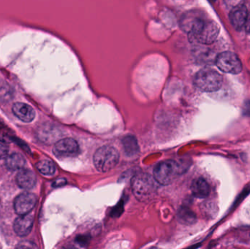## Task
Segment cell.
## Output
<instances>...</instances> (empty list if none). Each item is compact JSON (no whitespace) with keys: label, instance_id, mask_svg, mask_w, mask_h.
I'll list each match as a JSON object with an SVG mask.
<instances>
[{"label":"cell","instance_id":"cell-18","mask_svg":"<svg viewBox=\"0 0 250 249\" xmlns=\"http://www.w3.org/2000/svg\"><path fill=\"white\" fill-rule=\"evenodd\" d=\"M37 169L42 175L45 176H51L56 172V166L52 161L48 159H42L37 163Z\"/></svg>","mask_w":250,"mask_h":249},{"label":"cell","instance_id":"cell-3","mask_svg":"<svg viewBox=\"0 0 250 249\" xmlns=\"http://www.w3.org/2000/svg\"><path fill=\"white\" fill-rule=\"evenodd\" d=\"M186 169L176 161H163L154 168V178L160 185H169Z\"/></svg>","mask_w":250,"mask_h":249},{"label":"cell","instance_id":"cell-19","mask_svg":"<svg viewBox=\"0 0 250 249\" xmlns=\"http://www.w3.org/2000/svg\"><path fill=\"white\" fill-rule=\"evenodd\" d=\"M16 249H39V248L35 243L26 240L19 243L16 247Z\"/></svg>","mask_w":250,"mask_h":249},{"label":"cell","instance_id":"cell-9","mask_svg":"<svg viewBox=\"0 0 250 249\" xmlns=\"http://www.w3.org/2000/svg\"><path fill=\"white\" fill-rule=\"evenodd\" d=\"M248 8L244 4H238L230 10L229 13V19L230 23L236 30H241L245 27L248 16Z\"/></svg>","mask_w":250,"mask_h":249},{"label":"cell","instance_id":"cell-5","mask_svg":"<svg viewBox=\"0 0 250 249\" xmlns=\"http://www.w3.org/2000/svg\"><path fill=\"white\" fill-rule=\"evenodd\" d=\"M223 82V76L211 69H203L198 71L194 77V83L196 87L205 92L218 91L221 88Z\"/></svg>","mask_w":250,"mask_h":249},{"label":"cell","instance_id":"cell-7","mask_svg":"<svg viewBox=\"0 0 250 249\" xmlns=\"http://www.w3.org/2000/svg\"><path fill=\"white\" fill-rule=\"evenodd\" d=\"M53 152L57 157H73L80 152L79 143L73 138L61 139L54 145Z\"/></svg>","mask_w":250,"mask_h":249},{"label":"cell","instance_id":"cell-11","mask_svg":"<svg viewBox=\"0 0 250 249\" xmlns=\"http://www.w3.org/2000/svg\"><path fill=\"white\" fill-rule=\"evenodd\" d=\"M16 182L22 190H32L36 184V175L30 170H21L16 175Z\"/></svg>","mask_w":250,"mask_h":249},{"label":"cell","instance_id":"cell-8","mask_svg":"<svg viewBox=\"0 0 250 249\" xmlns=\"http://www.w3.org/2000/svg\"><path fill=\"white\" fill-rule=\"evenodd\" d=\"M38 203V197L35 194L24 192L19 194L15 199L13 208L15 212L19 216L27 215L33 210Z\"/></svg>","mask_w":250,"mask_h":249},{"label":"cell","instance_id":"cell-6","mask_svg":"<svg viewBox=\"0 0 250 249\" xmlns=\"http://www.w3.org/2000/svg\"><path fill=\"white\" fill-rule=\"evenodd\" d=\"M216 65L221 71L229 74H239L242 71V64L238 56L233 52L226 51L217 56Z\"/></svg>","mask_w":250,"mask_h":249},{"label":"cell","instance_id":"cell-2","mask_svg":"<svg viewBox=\"0 0 250 249\" xmlns=\"http://www.w3.org/2000/svg\"><path fill=\"white\" fill-rule=\"evenodd\" d=\"M132 193L138 201L147 203L151 201L157 194L158 183L149 174H136L131 181Z\"/></svg>","mask_w":250,"mask_h":249},{"label":"cell","instance_id":"cell-24","mask_svg":"<svg viewBox=\"0 0 250 249\" xmlns=\"http://www.w3.org/2000/svg\"><path fill=\"white\" fill-rule=\"evenodd\" d=\"M0 125H1V124H0Z\"/></svg>","mask_w":250,"mask_h":249},{"label":"cell","instance_id":"cell-23","mask_svg":"<svg viewBox=\"0 0 250 249\" xmlns=\"http://www.w3.org/2000/svg\"><path fill=\"white\" fill-rule=\"evenodd\" d=\"M161 249L156 248V247H154V248H151V249Z\"/></svg>","mask_w":250,"mask_h":249},{"label":"cell","instance_id":"cell-22","mask_svg":"<svg viewBox=\"0 0 250 249\" xmlns=\"http://www.w3.org/2000/svg\"><path fill=\"white\" fill-rule=\"evenodd\" d=\"M245 29L247 32L250 34V11L248 13V19H247L246 23H245Z\"/></svg>","mask_w":250,"mask_h":249},{"label":"cell","instance_id":"cell-15","mask_svg":"<svg viewBox=\"0 0 250 249\" xmlns=\"http://www.w3.org/2000/svg\"><path fill=\"white\" fill-rule=\"evenodd\" d=\"M5 165L10 171H21L26 165V159L20 153H13L6 158Z\"/></svg>","mask_w":250,"mask_h":249},{"label":"cell","instance_id":"cell-10","mask_svg":"<svg viewBox=\"0 0 250 249\" xmlns=\"http://www.w3.org/2000/svg\"><path fill=\"white\" fill-rule=\"evenodd\" d=\"M33 216L31 215L19 216L13 224V230L16 235L20 237H25L29 235L33 227Z\"/></svg>","mask_w":250,"mask_h":249},{"label":"cell","instance_id":"cell-13","mask_svg":"<svg viewBox=\"0 0 250 249\" xmlns=\"http://www.w3.org/2000/svg\"><path fill=\"white\" fill-rule=\"evenodd\" d=\"M61 136V133L58 129L53 126L45 125L40 128L38 137L41 141L51 144L54 142H58V139Z\"/></svg>","mask_w":250,"mask_h":249},{"label":"cell","instance_id":"cell-1","mask_svg":"<svg viewBox=\"0 0 250 249\" xmlns=\"http://www.w3.org/2000/svg\"><path fill=\"white\" fill-rule=\"evenodd\" d=\"M220 31V26L215 21L199 16L192 23L188 34L191 41L210 45L218 38Z\"/></svg>","mask_w":250,"mask_h":249},{"label":"cell","instance_id":"cell-17","mask_svg":"<svg viewBox=\"0 0 250 249\" xmlns=\"http://www.w3.org/2000/svg\"><path fill=\"white\" fill-rule=\"evenodd\" d=\"M178 220L185 225H192L197 221L196 215L190 209L182 207L179 209L177 214Z\"/></svg>","mask_w":250,"mask_h":249},{"label":"cell","instance_id":"cell-12","mask_svg":"<svg viewBox=\"0 0 250 249\" xmlns=\"http://www.w3.org/2000/svg\"><path fill=\"white\" fill-rule=\"evenodd\" d=\"M13 113L21 121L30 122L35 118V112L30 105L23 102H16L13 106Z\"/></svg>","mask_w":250,"mask_h":249},{"label":"cell","instance_id":"cell-20","mask_svg":"<svg viewBox=\"0 0 250 249\" xmlns=\"http://www.w3.org/2000/svg\"><path fill=\"white\" fill-rule=\"evenodd\" d=\"M8 146L6 144L5 142L0 140V159L7 158L8 156Z\"/></svg>","mask_w":250,"mask_h":249},{"label":"cell","instance_id":"cell-14","mask_svg":"<svg viewBox=\"0 0 250 249\" xmlns=\"http://www.w3.org/2000/svg\"><path fill=\"white\" fill-rule=\"evenodd\" d=\"M191 191L195 197L207 198L210 194L209 184L204 178H196L191 184Z\"/></svg>","mask_w":250,"mask_h":249},{"label":"cell","instance_id":"cell-16","mask_svg":"<svg viewBox=\"0 0 250 249\" xmlns=\"http://www.w3.org/2000/svg\"><path fill=\"white\" fill-rule=\"evenodd\" d=\"M123 149L126 156L132 157L136 156L139 152L138 140L132 135H128L123 140Z\"/></svg>","mask_w":250,"mask_h":249},{"label":"cell","instance_id":"cell-4","mask_svg":"<svg viewBox=\"0 0 250 249\" xmlns=\"http://www.w3.org/2000/svg\"><path fill=\"white\" fill-rule=\"evenodd\" d=\"M120 161V153L113 146L99 148L93 156V163L99 172H107L115 168Z\"/></svg>","mask_w":250,"mask_h":249},{"label":"cell","instance_id":"cell-21","mask_svg":"<svg viewBox=\"0 0 250 249\" xmlns=\"http://www.w3.org/2000/svg\"><path fill=\"white\" fill-rule=\"evenodd\" d=\"M66 181L64 179V178H60V179L57 180V181H54V184H53V186L54 187H60V186L64 185L65 184Z\"/></svg>","mask_w":250,"mask_h":249}]
</instances>
